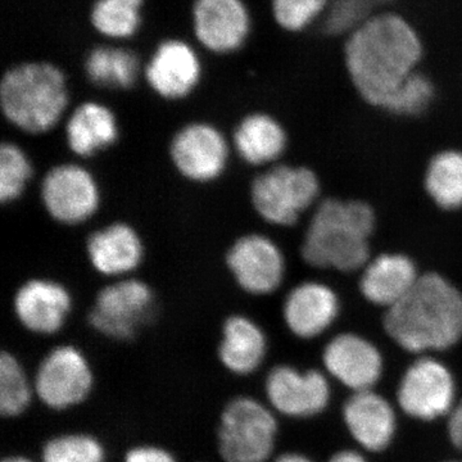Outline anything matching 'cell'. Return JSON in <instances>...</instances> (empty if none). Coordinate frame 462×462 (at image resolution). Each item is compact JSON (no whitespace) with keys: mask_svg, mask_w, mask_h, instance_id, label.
Instances as JSON below:
<instances>
[{"mask_svg":"<svg viewBox=\"0 0 462 462\" xmlns=\"http://www.w3.org/2000/svg\"><path fill=\"white\" fill-rule=\"evenodd\" d=\"M422 51L420 36L406 18L380 12L349 32L345 62L361 98L387 111L401 88L418 72Z\"/></svg>","mask_w":462,"mask_h":462,"instance_id":"obj_1","label":"cell"},{"mask_svg":"<svg viewBox=\"0 0 462 462\" xmlns=\"http://www.w3.org/2000/svg\"><path fill=\"white\" fill-rule=\"evenodd\" d=\"M384 328L413 354L449 348L462 338V291L440 273H422L411 291L387 310Z\"/></svg>","mask_w":462,"mask_h":462,"instance_id":"obj_2","label":"cell"},{"mask_svg":"<svg viewBox=\"0 0 462 462\" xmlns=\"http://www.w3.org/2000/svg\"><path fill=\"white\" fill-rule=\"evenodd\" d=\"M376 216L369 203L328 199L316 207L300 245V254L316 269L355 273L370 261Z\"/></svg>","mask_w":462,"mask_h":462,"instance_id":"obj_3","label":"cell"},{"mask_svg":"<svg viewBox=\"0 0 462 462\" xmlns=\"http://www.w3.org/2000/svg\"><path fill=\"white\" fill-rule=\"evenodd\" d=\"M69 105L65 72L47 62L21 63L0 83V107L12 126L29 135L50 133Z\"/></svg>","mask_w":462,"mask_h":462,"instance_id":"obj_4","label":"cell"},{"mask_svg":"<svg viewBox=\"0 0 462 462\" xmlns=\"http://www.w3.org/2000/svg\"><path fill=\"white\" fill-rule=\"evenodd\" d=\"M320 181L306 166H270L254 179L249 199L264 223L289 227L318 202Z\"/></svg>","mask_w":462,"mask_h":462,"instance_id":"obj_5","label":"cell"},{"mask_svg":"<svg viewBox=\"0 0 462 462\" xmlns=\"http://www.w3.org/2000/svg\"><path fill=\"white\" fill-rule=\"evenodd\" d=\"M276 434L272 410L254 398H234L221 412L218 454L224 462H266L275 448Z\"/></svg>","mask_w":462,"mask_h":462,"instance_id":"obj_6","label":"cell"},{"mask_svg":"<svg viewBox=\"0 0 462 462\" xmlns=\"http://www.w3.org/2000/svg\"><path fill=\"white\" fill-rule=\"evenodd\" d=\"M156 309V294L151 285L141 279H116L105 285L88 314L91 329L114 340L135 338Z\"/></svg>","mask_w":462,"mask_h":462,"instance_id":"obj_7","label":"cell"},{"mask_svg":"<svg viewBox=\"0 0 462 462\" xmlns=\"http://www.w3.org/2000/svg\"><path fill=\"white\" fill-rule=\"evenodd\" d=\"M233 145L223 130L207 121H193L176 130L169 144L175 171L191 184H212L229 167Z\"/></svg>","mask_w":462,"mask_h":462,"instance_id":"obj_8","label":"cell"},{"mask_svg":"<svg viewBox=\"0 0 462 462\" xmlns=\"http://www.w3.org/2000/svg\"><path fill=\"white\" fill-rule=\"evenodd\" d=\"M41 200L51 220L63 226H79L98 214L102 190L96 175L87 167L58 163L42 178Z\"/></svg>","mask_w":462,"mask_h":462,"instance_id":"obj_9","label":"cell"},{"mask_svg":"<svg viewBox=\"0 0 462 462\" xmlns=\"http://www.w3.org/2000/svg\"><path fill=\"white\" fill-rule=\"evenodd\" d=\"M94 374L80 348L60 345L51 349L39 364L33 378L36 397L48 409L66 411L89 397Z\"/></svg>","mask_w":462,"mask_h":462,"instance_id":"obj_10","label":"cell"},{"mask_svg":"<svg viewBox=\"0 0 462 462\" xmlns=\"http://www.w3.org/2000/svg\"><path fill=\"white\" fill-rule=\"evenodd\" d=\"M227 272L249 296L263 297L281 288L285 278L284 254L269 236L260 233L240 236L225 254Z\"/></svg>","mask_w":462,"mask_h":462,"instance_id":"obj_11","label":"cell"},{"mask_svg":"<svg viewBox=\"0 0 462 462\" xmlns=\"http://www.w3.org/2000/svg\"><path fill=\"white\" fill-rule=\"evenodd\" d=\"M74 309V296L51 278L27 279L14 294V312L21 327L36 336H54L65 328Z\"/></svg>","mask_w":462,"mask_h":462,"instance_id":"obj_12","label":"cell"},{"mask_svg":"<svg viewBox=\"0 0 462 462\" xmlns=\"http://www.w3.org/2000/svg\"><path fill=\"white\" fill-rule=\"evenodd\" d=\"M455 383L448 369L430 357L419 358L404 374L398 402L403 411L421 420H433L452 411Z\"/></svg>","mask_w":462,"mask_h":462,"instance_id":"obj_13","label":"cell"},{"mask_svg":"<svg viewBox=\"0 0 462 462\" xmlns=\"http://www.w3.org/2000/svg\"><path fill=\"white\" fill-rule=\"evenodd\" d=\"M85 252L94 272L116 281L129 278L142 266L145 245L132 224L114 221L88 236Z\"/></svg>","mask_w":462,"mask_h":462,"instance_id":"obj_14","label":"cell"},{"mask_svg":"<svg viewBox=\"0 0 462 462\" xmlns=\"http://www.w3.org/2000/svg\"><path fill=\"white\" fill-rule=\"evenodd\" d=\"M266 396L273 409L282 415L309 418L327 407L330 389L321 373H300L284 365L273 369L267 376Z\"/></svg>","mask_w":462,"mask_h":462,"instance_id":"obj_15","label":"cell"},{"mask_svg":"<svg viewBox=\"0 0 462 462\" xmlns=\"http://www.w3.org/2000/svg\"><path fill=\"white\" fill-rule=\"evenodd\" d=\"M202 76L199 58L187 42L170 39L158 45L145 69L151 89L166 100H181L197 89Z\"/></svg>","mask_w":462,"mask_h":462,"instance_id":"obj_16","label":"cell"},{"mask_svg":"<svg viewBox=\"0 0 462 462\" xmlns=\"http://www.w3.org/2000/svg\"><path fill=\"white\" fill-rule=\"evenodd\" d=\"M193 23L199 41L215 53L238 51L251 30L249 12L242 0H196Z\"/></svg>","mask_w":462,"mask_h":462,"instance_id":"obj_17","label":"cell"},{"mask_svg":"<svg viewBox=\"0 0 462 462\" xmlns=\"http://www.w3.org/2000/svg\"><path fill=\"white\" fill-rule=\"evenodd\" d=\"M328 372L355 392L369 391L382 375L383 360L378 348L357 334L337 336L325 346Z\"/></svg>","mask_w":462,"mask_h":462,"instance_id":"obj_18","label":"cell"},{"mask_svg":"<svg viewBox=\"0 0 462 462\" xmlns=\"http://www.w3.org/2000/svg\"><path fill=\"white\" fill-rule=\"evenodd\" d=\"M338 314L336 291L319 282H300L289 291L282 305V318L288 329L303 339L320 336Z\"/></svg>","mask_w":462,"mask_h":462,"instance_id":"obj_19","label":"cell"},{"mask_svg":"<svg viewBox=\"0 0 462 462\" xmlns=\"http://www.w3.org/2000/svg\"><path fill=\"white\" fill-rule=\"evenodd\" d=\"M361 272L360 291L365 300L387 310L402 300L420 278L411 258L402 254L370 258Z\"/></svg>","mask_w":462,"mask_h":462,"instance_id":"obj_20","label":"cell"},{"mask_svg":"<svg viewBox=\"0 0 462 462\" xmlns=\"http://www.w3.org/2000/svg\"><path fill=\"white\" fill-rule=\"evenodd\" d=\"M120 138V125L115 112L103 103H81L67 118V148L79 158L98 156L114 147Z\"/></svg>","mask_w":462,"mask_h":462,"instance_id":"obj_21","label":"cell"},{"mask_svg":"<svg viewBox=\"0 0 462 462\" xmlns=\"http://www.w3.org/2000/svg\"><path fill=\"white\" fill-rule=\"evenodd\" d=\"M266 354V334L254 319L240 314L225 319L217 356L227 372L249 375L261 366Z\"/></svg>","mask_w":462,"mask_h":462,"instance_id":"obj_22","label":"cell"},{"mask_svg":"<svg viewBox=\"0 0 462 462\" xmlns=\"http://www.w3.org/2000/svg\"><path fill=\"white\" fill-rule=\"evenodd\" d=\"M231 145L243 162L251 166H273L288 147V134L273 116L252 112L236 124Z\"/></svg>","mask_w":462,"mask_h":462,"instance_id":"obj_23","label":"cell"},{"mask_svg":"<svg viewBox=\"0 0 462 462\" xmlns=\"http://www.w3.org/2000/svg\"><path fill=\"white\" fill-rule=\"evenodd\" d=\"M345 421L355 439L369 451L384 449L396 430L393 409L372 389L356 392L346 401Z\"/></svg>","mask_w":462,"mask_h":462,"instance_id":"obj_24","label":"cell"},{"mask_svg":"<svg viewBox=\"0 0 462 462\" xmlns=\"http://www.w3.org/2000/svg\"><path fill=\"white\" fill-rule=\"evenodd\" d=\"M85 72L91 83L100 88L127 90L138 79V57L123 48H96L85 60Z\"/></svg>","mask_w":462,"mask_h":462,"instance_id":"obj_25","label":"cell"},{"mask_svg":"<svg viewBox=\"0 0 462 462\" xmlns=\"http://www.w3.org/2000/svg\"><path fill=\"white\" fill-rule=\"evenodd\" d=\"M424 187L439 208H462V152L447 149L431 158L425 171Z\"/></svg>","mask_w":462,"mask_h":462,"instance_id":"obj_26","label":"cell"},{"mask_svg":"<svg viewBox=\"0 0 462 462\" xmlns=\"http://www.w3.org/2000/svg\"><path fill=\"white\" fill-rule=\"evenodd\" d=\"M35 393L33 382L25 367L12 352L0 356V412L5 418L23 415L32 404Z\"/></svg>","mask_w":462,"mask_h":462,"instance_id":"obj_27","label":"cell"},{"mask_svg":"<svg viewBox=\"0 0 462 462\" xmlns=\"http://www.w3.org/2000/svg\"><path fill=\"white\" fill-rule=\"evenodd\" d=\"M144 0H97L91 9V23L108 38H130L142 23Z\"/></svg>","mask_w":462,"mask_h":462,"instance_id":"obj_28","label":"cell"},{"mask_svg":"<svg viewBox=\"0 0 462 462\" xmlns=\"http://www.w3.org/2000/svg\"><path fill=\"white\" fill-rule=\"evenodd\" d=\"M33 176V165L25 149L14 142L0 145V202L12 205L23 199Z\"/></svg>","mask_w":462,"mask_h":462,"instance_id":"obj_29","label":"cell"},{"mask_svg":"<svg viewBox=\"0 0 462 462\" xmlns=\"http://www.w3.org/2000/svg\"><path fill=\"white\" fill-rule=\"evenodd\" d=\"M42 462H105L106 449L96 437L85 433L60 434L42 447Z\"/></svg>","mask_w":462,"mask_h":462,"instance_id":"obj_30","label":"cell"},{"mask_svg":"<svg viewBox=\"0 0 462 462\" xmlns=\"http://www.w3.org/2000/svg\"><path fill=\"white\" fill-rule=\"evenodd\" d=\"M389 0H330L325 18V32H351L355 27L375 14V9Z\"/></svg>","mask_w":462,"mask_h":462,"instance_id":"obj_31","label":"cell"},{"mask_svg":"<svg viewBox=\"0 0 462 462\" xmlns=\"http://www.w3.org/2000/svg\"><path fill=\"white\" fill-rule=\"evenodd\" d=\"M329 3L330 0H273V14L287 32H302L329 8Z\"/></svg>","mask_w":462,"mask_h":462,"instance_id":"obj_32","label":"cell"},{"mask_svg":"<svg viewBox=\"0 0 462 462\" xmlns=\"http://www.w3.org/2000/svg\"><path fill=\"white\" fill-rule=\"evenodd\" d=\"M434 98V87L427 76L415 72L398 91L387 112L398 116H419L424 114Z\"/></svg>","mask_w":462,"mask_h":462,"instance_id":"obj_33","label":"cell"},{"mask_svg":"<svg viewBox=\"0 0 462 462\" xmlns=\"http://www.w3.org/2000/svg\"><path fill=\"white\" fill-rule=\"evenodd\" d=\"M125 462H176V458L162 447L145 445L129 449Z\"/></svg>","mask_w":462,"mask_h":462,"instance_id":"obj_34","label":"cell"},{"mask_svg":"<svg viewBox=\"0 0 462 462\" xmlns=\"http://www.w3.org/2000/svg\"><path fill=\"white\" fill-rule=\"evenodd\" d=\"M448 434L452 443L462 449V402L449 412Z\"/></svg>","mask_w":462,"mask_h":462,"instance_id":"obj_35","label":"cell"},{"mask_svg":"<svg viewBox=\"0 0 462 462\" xmlns=\"http://www.w3.org/2000/svg\"><path fill=\"white\" fill-rule=\"evenodd\" d=\"M330 462H366L360 454L355 451H342L334 456Z\"/></svg>","mask_w":462,"mask_h":462,"instance_id":"obj_36","label":"cell"},{"mask_svg":"<svg viewBox=\"0 0 462 462\" xmlns=\"http://www.w3.org/2000/svg\"><path fill=\"white\" fill-rule=\"evenodd\" d=\"M273 462H312L310 461L309 458L305 457V456L298 455V454H285L279 456Z\"/></svg>","mask_w":462,"mask_h":462,"instance_id":"obj_37","label":"cell"},{"mask_svg":"<svg viewBox=\"0 0 462 462\" xmlns=\"http://www.w3.org/2000/svg\"><path fill=\"white\" fill-rule=\"evenodd\" d=\"M2 462H33L30 460V458L25 457V456H9V457L5 458Z\"/></svg>","mask_w":462,"mask_h":462,"instance_id":"obj_38","label":"cell"},{"mask_svg":"<svg viewBox=\"0 0 462 462\" xmlns=\"http://www.w3.org/2000/svg\"><path fill=\"white\" fill-rule=\"evenodd\" d=\"M452 462H462V461H452Z\"/></svg>","mask_w":462,"mask_h":462,"instance_id":"obj_39","label":"cell"}]
</instances>
